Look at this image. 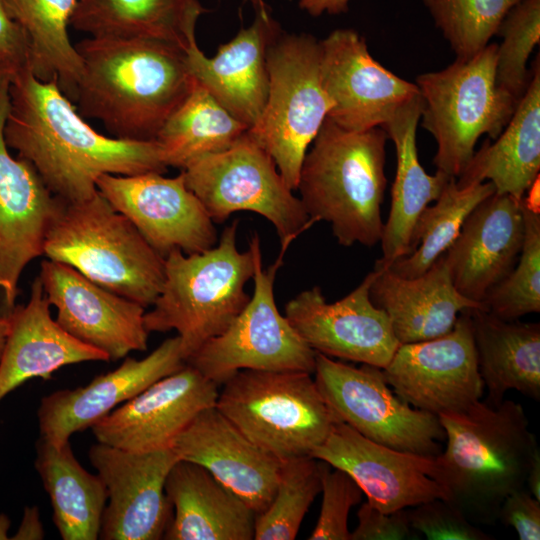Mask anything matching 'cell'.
Wrapping results in <instances>:
<instances>
[{"label": "cell", "mask_w": 540, "mask_h": 540, "mask_svg": "<svg viewBox=\"0 0 540 540\" xmlns=\"http://www.w3.org/2000/svg\"><path fill=\"white\" fill-rule=\"evenodd\" d=\"M7 146L35 168L56 197L76 202L98 192L101 175L164 174L156 141H128L94 130L61 91L57 79L44 82L29 68L9 84L4 124Z\"/></svg>", "instance_id": "obj_1"}, {"label": "cell", "mask_w": 540, "mask_h": 540, "mask_svg": "<svg viewBox=\"0 0 540 540\" xmlns=\"http://www.w3.org/2000/svg\"><path fill=\"white\" fill-rule=\"evenodd\" d=\"M75 46L83 66L77 111L117 139L155 141L195 84L186 49L174 43L87 37Z\"/></svg>", "instance_id": "obj_2"}, {"label": "cell", "mask_w": 540, "mask_h": 540, "mask_svg": "<svg viewBox=\"0 0 540 540\" xmlns=\"http://www.w3.org/2000/svg\"><path fill=\"white\" fill-rule=\"evenodd\" d=\"M438 419L447 445L435 457V480L472 523H494L504 499L525 488L539 450L522 405L479 400Z\"/></svg>", "instance_id": "obj_3"}, {"label": "cell", "mask_w": 540, "mask_h": 540, "mask_svg": "<svg viewBox=\"0 0 540 540\" xmlns=\"http://www.w3.org/2000/svg\"><path fill=\"white\" fill-rule=\"evenodd\" d=\"M387 139L380 127L349 131L327 117L304 157L299 199L310 220L329 223L342 246L381 240Z\"/></svg>", "instance_id": "obj_4"}, {"label": "cell", "mask_w": 540, "mask_h": 540, "mask_svg": "<svg viewBox=\"0 0 540 540\" xmlns=\"http://www.w3.org/2000/svg\"><path fill=\"white\" fill-rule=\"evenodd\" d=\"M236 219L217 243L202 252L172 250L165 257L162 289L144 314L147 331L175 330L185 362L208 340L220 335L250 300L245 291L261 252L260 238L251 236L249 249L237 248Z\"/></svg>", "instance_id": "obj_5"}, {"label": "cell", "mask_w": 540, "mask_h": 540, "mask_svg": "<svg viewBox=\"0 0 540 540\" xmlns=\"http://www.w3.org/2000/svg\"><path fill=\"white\" fill-rule=\"evenodd\" d=\"M43 255L145 308L164 283L165 258L99 191L82 201L60 199Z\"/></svg>", "instance_id": "obj_6"}, {"label": "cell", "mask_w": 540, "mask_h": 540, "mask_svg": "<svg viewBox=\"0 0 540 540\" xmlns=\"http://www.w3.org/2000/svg\"><path fill=\"white\" fill-rule=\"evenodd\" d=\"M497 44L446 68L419 75L422 127L435 139L433 163L457 178L475 152L480 136L495 139L511 119L519 100L496 81Z\"/></svg>", "instance_id": "obj_7"}, {"label": "cell", "mask_w": 540, "mask_h": 540, "mask_svg": "<svg viewBox=\"0 0 540 540\" xmlns=\"http://www.w3.org/2000/svg\"><path fill=\"white\" fill-rule=\"evenodd\" d=\"M311 375L240 370L222 384L215 406L278 460L311 456L338 421Z\"/></svg>", "instance_id": "obj_8"}, {"label": "cell", "mask_w": 540, "mask_h": 540, "mask_svg": "<svg viewBox=\"0 0 540 540\" xmlns=\"http://www.w3.org/2000/svg\"><path fill=\"white\" fill-rule=\"evenodd\" d=\"M320 54V41L313 35L280 33L267 51L263 111L247 131L274 159L292 191L307 149L333 106L322 85Z\"/></svg>", "instance_id": "obj_9"}, {"label": "cell", "mask_w": 540, "mask_h": 540, "mask_svg": "<svg viewBox=\"0 0 540 540\" xmlns=\"http://www.w3.org/2000/svg\"><path fill=\"white\" fill-rule=\"evenodd\" d=\"M181 171L214 223H224L238 211L254 212L272 223L281 257L314 223L274 159L247 132L228 149L197 158Z\"/></svg>", "instance_id": "obj_10"}, {"label": "cell", "mask_w": 540, "mask_h": 540, "mask_svg": "<svg viewBox=\"0 0 540 540\" xmlns=\"http://www.w3.org/2000/svg\"><path fill=\"white\" fill-rule=\"evenodd\" d=\"M313 374L336 419L387 447L436 457L445 431L437 416L416 409L390 389L382 368L355 367L316 352Z\"/></svg>", "instance_id": "obj_11"}, {"label": "cell", "mask_w": 540, "mask_h": 540, "mask_svg": "<svg viewBox=\"0 0 540 540\" xmlns=\"http://www.w3.org/2000/svg\"><path fill=\"white\" fill-rule=\"evenodd\" d=\"M283 258L278 256L264 270L262 252L258 254L254 291L247 305L220 335L186 361L216 385L245 369L313 374L316 352L276 306L274 281Z\"/></svg>", "instance_id": "obj_12"}, {"label": "cell", "mask_w": 540, "mask_h": 540, "mask_svg": "<svg viewBox=\"0 0 540 540\" xmlns=\"http://www.w3.org/2000/svg\"><path fill=\"white\" fill-rule=\"evenodd\" d=\"M469 310L442 336L400 344L382 369L394 393L412 407L438 417L464 411L481 399L484 383Z\"/></svg>", "instance_id": "obj_13"}, {"label": "cell", "mask_w": 540, "mask_h": 540, "mask_svg": "<svg viewBox=\"0 0 540 540\" xmlns=\"http://www.w3.org/2000/svg\"><path fill=\"white\" fill-rule=\"evenodd\" d=\"M96 185L164 258L174 249L199 253L218 241L214 222L188 188L182 171L172 178L157 172L104 174Z\"/></svg>", "instance_id": "obj_14"}, {"label": "cell", "mask_w": 540, "mask_h": 540, "mask_svg": "<svg viewBox=\"0 0 540 540\" xmlns=\"http://www.w3.org/2000/svg\"><path fill=\"white\" fill-rule=\"evenodd\" d=\"M88 457L107 491L99 538L162 539L173 517L165 493L167 475L178 460L172 449L132 452L98 442Z\"/></svg>", "instance_id": "obj_15"}, {"label": "cell", "mask_w": 540, "mask_h": 540, "mask_svg": "<svg viewBox=\"0 0 540 540\" xmlns=\"http://www.w3.org/2000/svg\"><path fill=\"white\" fill-rule=\"evenodd\" d=\"M371 271L349 294L327 302L319 286L285 305V317L317 353L384 368L400 343L388 315L370 298Z\"/></svg>", "instance_id": "obj_16"}, {"label": "cell", "mask_w": 540, "mask_h": 540, "mask_svg": "<svg viewBox=\"0 0 540 540\" xmlns=\"http://www.w3.org/2000/svg\"><path fill=\"white\" fill-rule=\"evenodd\" d=\"M320 49L322 85L333 103L327 117L345 130L381 127L419 95L415 83L378 63L352 29L332 31L320 40Z\"/></svg>", "instance_id": "obj_17"}, {"label": "cell", "mask_w": 540, "mask_h": 540, "mask_svg": "<svg viewBox=\"0 0 540 540\" xmlns=\"http://www.w3.org/2000/svg\"><path fill=\"white\" fill-rule=\"evenodd\" d=\"M10 79L0 73V289L9 312L15 307L24 268L43 255L60 202L30 162L9 152L3 131Z\"/></svg>", "instance_id": "obj_18"}, {"label": "cell", "mask_w": 540, "mask_h": 540, "mask_svg": "<svg viewBox=\"0 0 540 540\" xmlns=\"http://www.w3.org/2000/svg\"><path fill=\"white\" fill-rule=\"evenodd\" d=\"M39 278L57 310L56 322L72 337L116 361L132 351H145L149 332L145 307L113 293L71 266L44 260Z\"/></svg>", "instance_id": "obj_19"}, {"label": "cell", "mask_w": 540, "mask_h": 540, "mask_svg": "<svg viewBox=\"0 0 540 540\" xmlns=\"http://www.w3.org/2000/svg\"><path fill=\"white\" fill-rule=\"evenodd\" d=\"M311 457L347 472L368 502L385 513L447 499L435 480V457L396 450L376 443L337 421Z\"/></svg>", "instance_id": "obj_20"}, {"label": "cell", "mask_w": 540, "mask_h": 540, "mask_svg": "<svg viewBox=\"0 0 540 540\" xmlns=\"http://www.w3.org/2000/svg\"><path fill=\"white\" fill-rule=\"evenodd\" d=\"M218 392L186 363L97 421L92 433L99 443L127 451L168 449L201 411L216 405Z\"/></svg>", "instance_id": "obj_21"}, {"label": "cell", "mask_w": 540, "mask_h": 540, "mask_svg": "<svg viewBox=\"0 0 540 540\" xmlns=\"http://www.w3.org/2000/svg\"><path fill=\"white\" fill-rule=\"evenodd\" d=\"M185 365L180 339L175 336L143 359L126 356L118 368L85 386L55 391L42 398L37 411L40 437L55 444L69 441L72 434L91 428L120 404Z\"/></svg>", "instance_id": "obj_22"}, {"label": "cell", "mask_w": 540, "mask_h": 540, "mask_svg": "<svg viewBox=\"0 0 540 540\" xmlns=\"http://www.w3.org/2000/svg\"><path fill=\"white\" fill-rule=\"evenodd\" d=\"M199 464L257 515L271 503L281 461L247 438L216 406L201 411L171 445Z\"/></svg>", "instance_id": "obj_23"}, {"label": "cell", "mask_w": 540, "mask_h": 540, "mask_svg": "<svg viewBox=\"0 0 540 540\" xmlns=\"http://www.w3.org/2000/svg\"><path fill=\"white\" fill-rule=\"evenodd\" d=\"M524 233L522 200L494 192L481 201L444 253L457 291L482 306L514 268Z\"/></svg>", "instance_id": "obj_24"}, {"label": "cell", "mask_w": 540, "mask_h": 540, "mask_svg": "<svg viewBox=\"0 0 540 540\" xmlns=\"http://www.w3.org/2000/svg\"><path fill=\"white\" fill-rule=\"evenodd\" d=\"M282 31L270 11L257 12L253 22L221 44L214 57L205 56L197 43L186 49L194 79L248 128L263 111L268 94L267 51Z\"/></svg>", "instance_id": "obj_25"}, {"label": "cell", "mask_w": 540, "mask_h": 540, "mask_svg": "<svg viewBox=\"0 0 540 540\" xmlns=\"http://www.w3.org/2000/svg\"><path fill=\"white\" fill-rule=\"evenodd\" d=\"M39 276L25 305L9 313V330L0 358V402L32 378L48 379L56 370L86 361H109L103 352L68 334L50 314Z\"/></svg>", "instance_id": "obj_26"}, {"label": "cell", "mask_w": 540, "mask_h": 540, "mask_svg": "<svg viewBox=\"0 0 540 540\" xmlns=\"http://www.w3.org/2000/svg\"><path fill=\"white\" fill-rule=\"evenodd\" d=\"M373 270L370 298L388 315L400 344L442 336L452 330L461 312L482 309L457 291L444 254L413 278L400 277L376 263Z\"/></svg>", "instance_id": "obj_27"}, {"label": "cell", "mask_w": 540, "mask_h": 540, "mask_svg": "<svg viewBox=\"0 0 540 540\" xmlns=\"http://www.w3.org/2000/svg\"><path fill=\"white\" fill-rule=\"evenodd\" d=\"M173 517L167 540H251L256 514L199 464L178 459L165 482Z\"/></svg>", "instance_id": "obj_28"}, {"label": "cell", "mask_w": 540, "mask_h": 540, "mask_svg": "<svg viewBox=\"0 0 540 540\" xmlns=\"http://www.w3.org/2000/svg\"><path fill=\"white\" fill-rule=\"evenodd\" d=\"M421 109L419 94L380 127L393 141L397 161L389 216L380 240L382 257L376 261L384 266L409 254L413 232L421 213L439 197L448 181L453 178L440 171L429 175L419 162L416 129Z\"/></svg>", "instance_id": "obj_29"}, {"label": "cell", "mask_w": 540, "mask_h": 540, "mask_svg": "<svg viewBox=\"0 0 540 540\" xmlns=\"http://www.w3.org/2000/svg\"><path fill=\"white\" fill-rule=\"evenodd\" d=\"M494 143L485 141L457 177L456 184L491 182L495 192L523 200L540 170V66L533 63L529 84Z\"/></svg>", "instance_id": "obj_30"}, {"label": "cell", "mask_w": 540, "mask_h": 540, "mask_svg": "<svg viewBox=\"0 0 540 540\" xmlns=\"http://www.w3.org/2000/svg\"><path fill=\"white\" fill-rule=\"evenodd\" d=\"M479 373L496 406L508 390L540 399V325L469 310Z\"/></svg>", "instance_id": "obj_31"}, {"label": "cell", "mask_w": 540, "mask_h": 540, "mask_svg": "<svg viewBox=\"0 0 540 540\" xmlns=\"http://www.w3.org/2000/svg\"><path fill=\"white\" fill-rule=\"evenodd\" d=\"M208 10L198 0H78L70 25L90 37L196 42V25Z\"/></svg>", "instance_id": "obj_32"}, {"label": "cell", "mask_w": 540, "mask_h": 540, "mask_svg": "<svg viewBox=\"0 0 540 540\" xmlns=\"http://www.w3.org/2000/svg\"><path fill=\"white\" fill-rule=\"evenodd\" d=\"M35 468L49 495L53 521L63 540L99 538L107 491L98 474H91L75 458L70 441L36 442Z\"/></svg>", "instance_id": "obj_33"}, {"label": "cell", "mask_w": 540, "mask_h": 540, "mask_svg": "<svg viewBox=\"0 0 540 540\" xmlns=\"http://www.w3.org/2000/svg\"><path fill=\"white\" fill-rule=\"evenodd\" d=\"M3 1L27 37L31 73L44 82L57 79L61 91L74 103L83 66L68 27L78 0Z\"/></svg>", "instance_id": "obj_34"}, {"label": "cell", "mask_w": 540, "mask_h": 540, "mask_svg": "<svg viewBox=\"0 0 540 540\" xmlns=\"http://www.w3.org/2000/svg\"><path fill=\"white\" fill-rule=\"evenodd\" d=\"M248 129L195 80L190 94L162 126L155 141L163 163L183 170L197 158L228 149Z\"/></svg>", "instance_id": "obj_35"}, {"label": "cell", "mask_w": 540, "mask_h": 540, "mask_svg": "<svg viewBox=\"0 0 540 540\" xmlns=\"http://www.w3.org/2000/svg\"><path fill=\"white\" fill-rule=\"evenodd\" d=\"M455 180L450 179L435 204L421 213L409 254L385 266L391 272L413 278L427 271L456 239L470 212L495 192L489 181L459 187Z\"/></svg>", "instance_id": "obj_36"}, {"label": "cell", "mask_w": 540, "mask_h": 540, "mask_svg": "<svg viewBox=\"0 0 540 540\" xmlns=\"http://www.w3.org/2000/svg\"><path fill=\"white\" fill-rule=\"evenodd\" d=\"M321 492V461L303 456L281 461L275 494L255 517V540H293Z\"/></svg>", "instance_id": "obj_37"}, {"label": "cell", "mask_w": 540, "mask_h": 540, "mask_svg": "<svg viewBox=\"0 0 540 540\" xmlns=\"http://www.w3.org/2000/svg\"><path fill=\"white\" fill-rule=\"evenodd\" d=\"M525 233L512 271L482 301L483 310L503 320L540 312V212L522 200Z\"/></svg>", "instance_id": "obj_38"}, {"label": "cell", "mask_w": 540, "mask_h": 540, "mask_svg": "<svg viewBox=\"0 0 540 540\" xmlns=\"http://www.w3.org/2000/svg\"><path fill=\"white\" fill-rule=\"evenodd\" d=\"M521 0H422L457 58L467 59L489 43L507 13Z\"/></svg>", "instance_id": "obj_39"}, {"label": "cell", "mask_w": 540, "mask_h": 540, "mask_svg": "<svg viewBox=\"0 0 540 540\" xmlns=\"http://www.w3.org/2000/svg\"><path fill=\"white\" fill-rule=\"evenodd\" d=\"M497 34L496 81L518 100L524 94L531 74L527 61L540 41V0H521L503 19Z\"/></svg>", "instance_id": "obj_40"}, {"label": "cell", "mask_w": 540, "mask_h": 540, "mask_svg": "<svg viewBox=\"0 0 540 540\" xmlns=\"http://www.w3.org/2000/svg\"><path fill=\"white\" fill-rule=\"evenodd\" d=\"M321 461L322 503L316 525L309 535L310 540H351L348 515L357 505L363 491L344 470Z\"/></svg>", "instance_id": "obj_41"}, {"label": "cell", "mask_w": 540, "mask_h": 540, "mask_svg": "<svg viewBox=\"0 0 540 540\" xmlns=\"http://www.w3.org/2000/svg\"><path fill=\"white\" fill-rule=\"evenodd\" d=\"M407 511L409 523L429 540H490L453 502L433 499Z\"/></svg>", "instance_id": "obj_42"}, {"label": "cell", "mask_w": 540, "mask_h": 540, "mask_svg": "<svg viewBox=\"0 0 540 540\" xmlns=\"http://www.w3.org/2000/svg\"><path fill=\"white\" fill-rule=\"evenodd\" d=\"M357 518L351 540H403L414 535L406 509L385 513L367 501L360 506Z\"/></svg>", "instance_id": "obj_43"}, {"label": "cell", "mask_w": 540, "mask_h": 540, "mask_svg": "<svg viewBox=\"0 0 540 540\" xmlns=\"http://www.w3.org/2000/svg\"><path fill=\"white\" fill-rule=\"evenodd\" d=\"M498 520L513 527L520 540H539L540 500L526 488L517 490L502 502Z\"/></svg>", "instance_id": "obj_44"}, {"label": "cell", "mask_w": 540, "mask_h": 540, "mask_svg": "<svg viewBox=\"0 0 540 540\" xmlns=\"http://www.w3.org/2000/svg\"><path fill=\"white\" fill-rule=\"evenodd\" d=\"M27 37L19 24L10 15L3 0H0V73L12 78L29 68Z\"/></svg>", "instance_id": "obj_45"}, {"label": "cell", "mask_w": 540, "mask_h": 540, "mask_svg": "<svg viewBox=\"0 0 540 540\" xmlns=\"http://www.w3.org/2000/svg\"><path fill=\"white\" fill-rule=\"evenodd\" d=\"M45 537L37 506H27L24 509L21 523L16 533L10 537L13 540H41Z\"/></svg>", "instance_id": "obj_46"}, {"label": "cell", "mask_w": 540, "mask_h": 540, "mask_svg": "<svg viewBox=\"0 0 540 540\" xmlns=\"http://www.w3.org/2000/svg\"><path fill=\"white\" fill-rule=\"evenodd\" d=\"M350 0H298V6L309 15L317 17L323 13L336 15L348 10Z\"/></svg>", "instance_id": "obj_47"}, {"label": "cell", "mask_w": 540, "mask_h": 540, "mask_svg": "<svg viewBox=\"0 0 540 540\" xmlns=\"http://www.w3.org/2000/svg\"><path fill=\"white\" fill-rule=\"evenodd\" d=\"M526 489L538 500H540V451L538 450L530 464L526 481Z\"/></svg>", "instance_id": "obj_48"}, {"label": "cell", "mask_w": 540, "mask_h": 540, "mask_svg": "<svg viewBox=\"0 0 540 540\" xmlns=\"http://www.w3.org/2000/svg\"><path fill=\"white\" fill-rule=\"evenodd\" d=\"M8 330L9 316L8 314H0V358L5 346Z\"/></svg>", "instance_id": "obj_49"}, {"label": "cell", "mask_w": 540, "mask_h": 540, "mask_svg": "<svg viewBox=\"0 0 540 540\" xmlns=\"http://www.w3.org/2000/svg\"><path fill=\"white\" fill-rule=\"evenodd\" d=\"M10 524L11 522L8 516L4 513H0V540L10 539V537H8Z\"/></svg>", "instance_id": "obj_50"}, {"label": "cell", "mask_w": 540, "mask_h": 540, "mask_svg": "<svg viewBox=\"0 0 540 540\" xmlns=\"http://www.w3.org/2000/svg\"><path fill=\"white\" fill-rule=\"evenodd\" d=\"M243 1L250 3L253 9L255 10V13L270 11L269 7L266 5L264 0H243Z\"/></svg>", "instance_id": "obj_51"}]
</instances>
